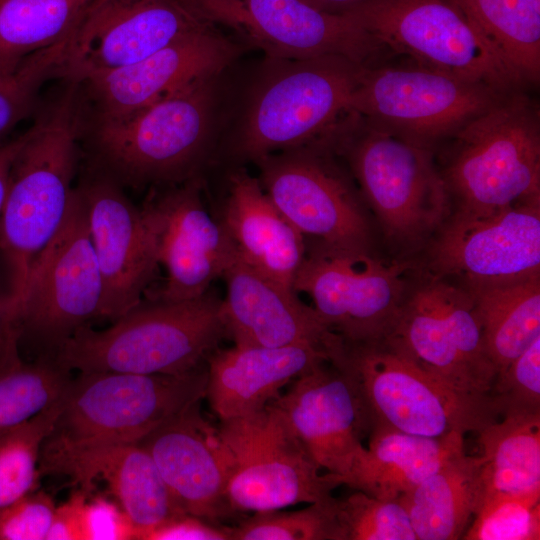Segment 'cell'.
Wrapping results in <instances>:
<instances>
[{"mask_svg": "<svg viewBox=\"0 0 540 540\" xmlns=\"http://www.w3.org/2000/svg\"><path fill=\"white\" fill-rule=\"evenodd\" d=\"M68 83L29 128L0 212V252L16 303L34 261L61 227L75 188L83 109L79 84Z\"/></svg>", "mask_w": 540, "mask_h": 540, "instance_id": "6da1fadb", "label": "cell"}, {"mask_svg": "<svg viewBox=\"0 0 540 540\" xmlns=\"http://www.w3.org/2000/svg\"><path fill=\"white\" fill-rule=\"evenodd\" d=\"M222 300L142 301L103 330H77L54 353L78 372L184 374L202 367L226 336Z\"/></svg>", "mask_w": 540, "mask_h": 540, "instance_id": "7a4b0ae2", "label": "cell"}, {"mask_svg": "<svg viewBox=\"0 0 540 540\" xmlns=\"http://www.w3.org/2000/svg\"><path fill=\"white\" fill-rule=\"evenodd\" d=\"M214 79L195 81L132 113L95 119L88 139L95 174L122 188L191 179L209 133Z\"/></svg>", "mask_w": 540, "mask_h": 540, "instance_id": "3957f363", "label": "cell"}, {"mask_svg": "<svg viewBox=\"0 0 540 540\" xmlns=\"http://www.w3.org/2000/svg\"><path fill=\"white\" fill-rule=\"evenodd\" d=\"M446 141L450 149L440 172L455 211L540 202L539 108L522 89L504 95Z\"/></svg>", "mask_w": 540, "mask_h": 540, "instance_id": "277c9868", "label": "cell"}, {"mask_svg": "<svg viewBox=\"0 0 540 540\" xmlns=\"http://www.w3.org/2000/svg\"><path fill=\"white\" fill-rule=\"evenodd\" d=\"M335 366L354 382L371 427L439 438L477 433L501 416L490 394L466 393L448 385L386 340L345 343Z\"/></svg>", "mask_w": 540, "mask_h": 540, "instance_id": "5b68a950", "label": "cell"}, {"mask_svg": "<svg viewBox=\"0 0 540 540\" xmlns=\"http://www.w3.org/2000/svg\"><path fill=\"white\" fill-rule=\"evenodd\" d=\"M331 143L345 150L366 202L391 239L419 242L450 216L452 202L433 149L378 129L354 112Z\"/></svg>", "mask_w": 540, "mask_h": 540, "instance_id": "8992f818", "label": "cell"}, {"mask_svg": "<svg viewBox=\"0 0 540 540\" xmlns=\"http://www.w3.org/2000/svg\"><path fill=\"white\" fill-rule=\"evenodd\" d=\"M207 370L184 374L79 372L60 397L49 436L74 443H138L159 426L201 402Z\"/></svg>", "mask_w": 540, "mask_h": 540, "instance_id": "52a82bcc", "label": "cell"}, {"mask_svg": "<svg viewBox=\"0 0 540 540\" xmlns=\"http://www.w3.org/2000/svg\"><path fill=\"white\" fill-rule=\"evenodd\" d=\"M509 92L414 62H379L363 68L351 110L378 129L434 149Z\"/></svg>", "mask_w": 540, "mask_h": 540, "instance_id": "ba28073f", "label": "cell"}, {"mask_svg": "<svg viewBox=\"0 0 540 540\" xmlns=\"http://www.w3.org/2000/svg\"><path fill=\"white\" fill-rule=\"evenodd\" d=\"M344 13L390 53L503 91L523 85L457 0H367Z\"/></svg>", "mask_w": 540, "mask_h": 540, "instance_id": "9c48e42d", "label": "cell"}, {"mask_svg": "<svg viewBox=\"0 0 540 540\" xmlns=\"http://www.w3.org/2000/svg\"><path fill=\"white\" fill-rule=\"evenodd\" d=\"M364 67L335 56L297 60L256 94L241 129L240 152L258 161L277 150L328 142L352 113Z\"/></svg>", "mask_w": 540, "mask_h": 540, "instance_id": "30bf717a", "label": "cell"}, {"mask_svg": "<svg viewBox=\"0 0 540 540\" xmlns=\"http://www.w3.org/2000/svg\"><path fill=\"white\" fill-rule=\"evenodd\" d=\"M230 455L225 496L231 512H266L322 501L343 485L312 459L272 403L243 417L221 421Z\"/></svg>", "mask_w": 540, "mask_h": 540, "instance_id": "8fae6325", "label": "cell"}, {"mask_svg": "<svg viewBox=\"0 0 540 540\" xmlns=\"http://www.w3.org/2000/svg\"><path fill=\"white\" fill-rule=\"evenodd\" d=\"M97 318H103V284L86 209L75 186L61 227L30 269L14 321L20 340H37L54 355Z\"/></svg>", "mask_w": 540, "mask_h": 540, "instance_id": "7c38bea8", "label": "cell"}, {"mask_svg": "<svg viewBox=\"0 0 540 540\" xmlns=\"http://www.w3.org/2000/svg\"><path fill=\"white\" fill-rule=\"evenodd\" d=\"M383 340L448 385L466 393L490 394L496 369L465 287L435 275L409 289Z\"/></svg>", "mask_w": 540, "mask_h": 540, "instance_id": "4fadbf2b", "label": "cell"}, {"mask_svg": "<svg viewBox=\"0 0 540 540\" xmlns=\"http://www.w3.org/2000/svg\"><path fill=\"white\" fill-rule=\"evenodd\" d=\"M408 269L368 250L318 245L306 254L293 289L311 297L322 322L346 344L374 343L396 322L409 290Z\"/></svg>", "mask_w": 540, "mask_h": 540, "instance_id": "5bb4252c", "label": "cell"}, {"mask_svg": "<svg viewBox=\"0 0 540 540\" xmlns=\"http://www.w3.org/2000/svg\"><path fill=\"white\" fill-rule=\"evenodd\" d=\"M208 23L276 59L342 57L369 66L388 52L344 13L306 0H186Z\"/></svg>", "mask_w": 540, "mask_h": 540, "instance_id": "9a60e30c", "label": "cell"}, {"mask_svg": "<svg viewBox=\"0 0 540 540\" xmlns=\"http://www.w3.org/2000/svg\"><path fill=\"white\" fill-rule=\"evenodd\" d=\"M211 26L186 0H93L67 37L59 77L80 83Z\"/></svg>", "mask_w": 540, "mask_h": 540, "instance_id": "2e32d148", "label": "cell"}, {"mask_svg": "<svg viewBox=\"0 0 540 540\" xmlns=\"http://www.w3.org/2000/svg\"><path fill=\"white\" fill-rule=\"evenodd\" d=\"M149 193L140 207L158 264L166 271L152 300H187L205 294L237 257L222 222L202 201L195 179Z\"/></svg>", "mask_w": 540, "mask_h": 540, "instance_id": "e0dca14e", "label": "cell"}, {"mask_svg": "<svg viewBox=\"0 0 540 540\" xmlns=\"http://www.w3.org/2000/svg\"><path fill=\"white\" fill-rule=\"evenodd\" d=\"M257 162L264 191L304 238L331 248L368 250L370 227L358 196L322 153L292 149Z\"/></svg>", "mask_w": 540, "mask_h": 540, "instance_id": "ac0fdd59", "label": "cell"}, {"mask_svg": "<svg viewBox=\"0 0 540 540\" xmlns=\"http://www.w3.org/2000/svg\"><path fill=\"white\" fill-rule=\"evenodd\" d=\"M430 266L464 283L540 274V202L484 213L455 211L436 232Z\"/></svg>", "mask_w": 540, "mask_h": 540, "instance_id": "d6986e66", "label": "cell"}, {"mask_svg": "<svg viewBox=\"0 0 540 540\" xmlns=\"http://www.w3.org/2000/svg\"><path fill=\"white\" fill-rule=\"evenodd\" d=\"M39 472L66 476L91 494L95 481H104L130 519L137 540L183 513L153 458L138 443L85 444L48 436L42 445Z\"/></svg>", "mask_w": 540, "mask_h": 540, "instance_id": "ffe728a7", "label": "cell"}, {"mask_svg": "<svg viewBox=\"0 0 540 540\" xmlns=\"http://www.w3.org/2000/svg\"><path fill=\"white\" fill-rule=\"evenodd\" d=\"M240 52L217 27L182 37L124 67L93 74L79 84L95 119L123 116L201 79L216 77Z\"/></svg>", "mask_w": 540, "mask_h": 540, "instance_id": "44dd1931", "label": "cell"}, {"mask_svg": "<svg viewBox=\"0 0 540 540\" xmlns=\"http://www.w3.org/2000/svg\"><path fill=\"white\" fill-rule=\"evenodd\" d=\"M77 189L103 284V318L115 321L142 301L158 261L140 207L111 179L94 174Z\"/></svg>", "mask_w": 540, "mask_h": 540, "instance_id": "7402d4cb", "label": "cell"}, {"mask_svg": "<svg viewBox=\"0 0 540 540\" xmlns=\"http://www.w3.org/2000/svg\"><path fill=\"white\" fill-rule=\"evenodd\" d=\"M271 403L316 464L344 483L365 450L363 438L371 430L369 416L349 375L323 363L292 381L289 390Z\"/></svg>", "mask_w": 540, "mask_h": 540, "instance_id": "603a6c76", "label": "cell"}, {"mask_svg": "<svg viewBox=\"0 0 540 540\" xmlns=\"http://www.w3.org/2000/svg\"><path fill=\"white\" fill-rule=\"evenodd\" d=\"M222 315L235 345L284 347L311 345L340 361L343 339L332 332L313 307L288 288L254 270L238 256L225 270Z\"/></svg>", "mask_w": 540, "mask_h": 540, "instance_id": "cb8c5ba5", "label": "cell"}, {"mask_svg": "<svg viewBox=\"0 0 540 540\" xmlns=\"http://www.w3.org/2000/svg\"><path fill=\"white\" fill-rule=\"evenodd\" d=\"M200 403L165 422L138 444L153 458L178 508L209 521L231 513L225 491L230 455L200 413Z\"/></svg>", "mask_w": 540, "mask_h": 540, "instance_id": "d4e9b609", "label": "cell"}, {"mask_svg": "<svg viewBox=\"0 0 540 540\" xmlns=\"http://www.w3.org/2000/svg\"><path fill=\"white\" fill-rule=\"evenodd\" d=\"M206 395L220 421L253 414L281 395L287 384L311 369L331 363L311 345L242 346L215 349L207 359Z\"/></svg>", "mask_w": 540, "mask_h": 540, "instance_id": "484cf974", "label": "cell"}, {"mask_svg": "<svg viewBox=\"0 0 540 540\" xmlns=\"http://www.w3.org/2000/svg\"><path fill=\"white\" fill-rule=\"evenodd\" d=\"M221 222L241 261L293 289L306 257L305 238L277 209L259 179L242 170L230 176Z\"/></svg>", "mask_w": 540, "mask_h": 540, "instance_id": "4316f807", "label": "cell"}, {"mask_svg": "<svg viewBox=\"0 0 540 540\" xmlns=\"http://www.w3.org/2000/svg\"><path fill=\"white\" fill-rule=\"evenodd\" d=\"M462 452L464 434L431 438L373 425L368 447L343 485L379 499L395 500Z\"/></svg>", "mask_w": 540, "mask_h": 540, "instance_id": "83f0119b", "label": "cell"}, {"mask_svg": "<svg viewBox=\"0 0 540 540\" xmlns=\"http://www.w3.org/2000/svg\"><path fill=\"white\" fill-rule=\"evenodd\" d=\"M496 376L540 336V274L468 282Z\"/></svg>", "mask_w": 540, "mask_h": 540, "instance_id": "f1b7e54d", "label": "cell"}, {"mask_svg": "<svg viewBox=\"0 0 540 540\" xmlns=\"http://www.w3.org/2000/svg\"><path fill=\"white\" fill-rule=\"evenodd\" d=\"M479 456L462 452L397 500L417 540H458L479 502Z\"/></svg>", "mask_w": 540, "mask_h": 540, "instance_id": "f546056e", "label": "cell"}, {"mask_svg": "<svg viewBox=\"0 0 540 540\" xmlns=\"http://www.w3.org/2000/svg\"><path fill=\"white\" fill-rule=\"evenodd\" d=\"M477 434L478 505L495 496L540 495V413H508Z\"/></svg>", "mask_w": 540, "mask_h": 540, "instance_id": "4dcf8cb0", "label": "cell"}, {"mask_svg": "<svg viewBox=\"0 0 540 540\" xmlns=\"http://www.w3.org/2000/svg\"><path fill=\"white\" fill-rule=\"evenodd\" d=\"M523 85L540 78V12L528 0H457Z\"/></svg>", "mask_w": 540, "mask_h": 540, "instance_id": "1f68e13d", "label": "cell"}, {"mask_svg": "<svg viewBox=\"0 0 540 540\" xmlns=\"http://www.w3.org/2000/svg\"><path fill=\"white\" fill-rule=\"evenodd\" d=\"M93 0H0V70L66 38Z\"/></svg>", "mask_w": 540, "mask_h": 540, "instance_id": "d6a6232c", "label": "cell"}, {"mask_svg": "<svg viewBox=\"0 0 540 540\" xmlns=\"http://www.w3.org/2000/svg\"><path fill=\"white\" fill-rule=\"evenodd\" d=\"M19 344L13 336L0 353V437L56 401L71 378L50 356L25 362Z\"/></svg>", "mask_w": 540, "mask_h": 540, "instance_id": "836d02e7", "label": "cell"}, {"mask_svg": "<svg viewBox=\"0 0 540 540\" xmlns=\"http://www.w3.org/2000/svg\"><path fill=\"white\" fill-rule=\"evenodd\" d=\"M60 397L0 437V510L38 489L40 453L54 429Z\"/></svg>", "mask_w": 540, "mask_h": 540, "instance_id": "e575fe53", "label": "cell"}, {"mask_svg": "<svg viewBox=\"0 0 540 540\" xmlns=\"http://www.w3.org/2000/svg\"><path fill=\"white\" fill-rule=\"evenodd\" d=\"M335 502L331 496L297 511L254 513L230 527L231 540H338Z\"/></svg>", "mask_w": 540, "mask_h": 540, "instance_id": "d590c367", "label": "cell"}, {"mask_svg": "<svg viewBox=\"0 0 540 540\" xmlns=\"http://www.w3.org/2000/svg\"><path fill=\"white\" fill-rule=\"evenodd\" d=\"M338 540H417L407 512L395 500L357 491L335 502Z\"/></svg>", "mask_w": 540, "mask_h": 540, "instance_id": "8d00e7d4", "label": "cell"}, {"mask_svg": "<svg viewBox=\"0 0 540 540\" xmlns=\"http://www.w3.org/2000/svg\"><path fill=\"white\" fill-rule=\"evenodd\" d=\"M66 43L67 37L0 71V137L29 114L41 86L59 77Z\"/></svg>", "mask_w": 540, "mask_h": 540, "instance_id": "74e56055", "label": "cell"}, {"mask_svg": "<svg viewBox=\"0 0 540 540\" xmlns=\"http://www.w3.org/2000/svg\"><path fill=\"white\" fill-rule=\"evenodd\" d=\"M473 517L465 540L540 539V495L486 498Z\"/></svg>", "mask_w": 540, "mask_h": 540, "instance_id": "f35d334b", "label": "cell"}, {"mask_svg": "<svg viewBox=\"0 0 540 540\" xmlns=\"http://www.w3.org/2000/svg\"><path fill=\"white\" fill-rule=\"evenodd\" d=\"M490 395L501 416L540 413V336L495 377Z\"/></svg>", "mask_w": 540, "mask_h": 540, "instance_id": "ab89813d", "label": "cell"}, {"mask_svg": "<svg viewBox=\"0 0 540 540\" xmlns=\"http://www.w3.org/2000/svg\"><path fill=\"white\" fill-rule=\"evenodd\" d=\"M56 505L35 490L0 510V540H46Z\"/></svg>", "mask_w": 540, "mask_h": 540, "instance_id": "60d3db41", "label": "cell"}, {"mask_svg": "<svg viewBox=\"0 0 540 540\" xmlns=\"http://www.w3.org/2000/svg\"><path fill=\"white\" fill-rule=\"evenodd\" d=\"M90 496L83 511V540L137 539L130 519L116 501L101 495Z\"/></svg>", "mask_w": 540, "mask_h": 540, "instance_id": "b9f144b4", "label": "cell"}, {"mask_svg": "<svg viewBox=\"0 0 540 540\" xmlns=\"http://www.w3.org/2000/svg\"><path fill=\"white\" fill-rule=\"evenodd\" d=\"M143 540H231L230 527L181 513L150 531Z\"/></svg>", "mask_w": 540, "mask_h": 540, "instance_id": "7bdbcfd3", "label": "cell"}, {"mask_svg": "<svg viewBox=\"0 0 540 540\" xmlns=\"http://www.w3.org/2000/svg\"><path fill=\"white\" fill-rule=\"evenodd\" d=\"M90 495L79 488L64 503L56 506L46 540H83V511Z\"/></svg>", "mask_w": 540, "mask_h": 540, "instance_id": "ee69618b", "label": "cell"}, {"mask_svg": "<svg viewBox=\"0 0 540 540\" xmlns=\"http://www.w3.org/2000/svg\"><path fill=\"white\" fill-rule=\"evenodd\" d=\"M29 136V128L16 138L0 142V212L3 207L14 160Z\"/></svg>", "mask_w": 540, "mask_h": 540, "instance_id": "f6af8a7d", "label": "cell"}, {"mask_svg": "<svg viewBox=\"0 0 540 540\" xmlns=\"http://www.w3.org/2000/svg\"><path fill=\"white\" fill-rule=\"evenodd\" d=\"M16 302L7 292H0V351L8 339L18 331L14 321Z\"/></svg>", "mask_w": 540, "mask_h": 540, "instance_id": "bcb514c9", "label": "cell"}, {"mask_svg": "<svg viewBox=\"0 0 540 540\" xmlns=\"http://www.w3.org/2000/svg\"><path fill=\"white\" fill-rule=\"evenodd\" d=\"M319 9L340 13L350 7H353L359 3L367 0H306Z\"/></svg>", "mask_w": 540, "mask_h": 540, "instance_id": "7dc6e473", "label": "cell"}, {"mask_svg": "<svg viewBox=\"0 0 540 540\" xmlns=\"http://www.w3.org/2000/svg\"><path fill=\"white\" fill-rule=\"evenodd\" d=\"M528 2L540 12V0H528Z\"/></svg>", "mask_w": 540, "mask_h": 540, "instance_id": "c3c4849f", "label": "cell"}]
</instances>
